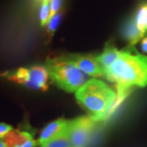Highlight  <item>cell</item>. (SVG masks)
<instances>
[{
    "instance_id": "1",
    "label": "cell",
    "mask_w": 147,
    "mask_h": 147,
    "mask_svg": "<svg viewBox=\"0 0 147 147\" xmlns=\"http://www.w3.org/2000/svg\"><path fill=\"white\" fill-rule=\"evenodd\" d=\"M122 51L119 57L105 72V77L115 83L119 94L131 87L147 86V56L135 52L134 47Z\"/></svg>"
},
{
    "instance_id": "2",
    "label": "cell",
    "mask_w": 147,
    "mask_h": 147,
    "mask_svg": "<svg viewBox=\"0 0 147 147\" xmlns=\"http://www.w3.org/2000/svg\"><path fill=\"white\" fill-rule=\"evenodd\" d=\"M75 97L94 121L103 119L115 102L116 94L99 79H89L79 88Z\"/></svg>"
},
{
    "instance_id": "3",
    "label": "cell",
    "mask_w": 147,
    "mask_h": 147,
    "mask_svg": "<svg viewBox=\"0 0 147 147\" xmlns=\"http://www.w3.org/2000/svg\"><path fill=\"white\" fill-rule=\"evenodd\" d=\"M45 67L50 79L60 88L69 92H77L89 80L88 74L61 57L47 60Z\"/></svg>"
},
{
    "instance_id": "4",
    "label": "cell",
    "mask_w": 147,
    "mask_h": 147,
    "mask_svg": "<svg viewBox=\"0 0 147 147\" xmlns=\"http://www.w3.org/2000/svg\"><path fill=\"white\" fill-rule=\"evenodd\" d=\"M0 77L23 85L30 89L40 91H46L48 88V80L50 79L45 66L21 67L1 74Z\"/></svg>"
},
{
    "instance_id": "5",
    "label": "cell",
    "mask_w": 147,
    "mask_h": 147,
    "mask_svg": "<svg viewBox=\"0 0 147 147\" xmlns=\"http://www.w3.org/2000/svg\"><path fill=\"white\" fill-rule=\"evenodd\" d=\"M95 121L90 117H79L69 121L68 134L73 147H86L88 146Z\"/></svg>"
},
{
    "instance_id": "6",
    "label": "cell",
    "mask_w": 147,
    "mask_h": 147,
    "mask_svg": "<svg viewBox=\"0 0 147 147\" xmlns=\"http://www.w3.org/2000/svg\"><path fill=\"white\" fill-rule=\"evenodd\" d=\"M61 57L65 61L70 62L84 73L88 76L93 77H101L104 76V70L96 61V58L92 55H79V54H71L67 56H63Z\"/></svg>"
},
{
    "instance_id": "7",
    "label": "cell",
    "mask_w": 147,
    "mask_h": 147,
    "mask_svg": "<svg viewBox=\"0 0 147 147\" xmlns=\"http://www.w3.org/2000/svg\"><path fill=\"white\" fill-rule=\"evenodd\" d=\"M69 121L64 119H59L48 123L41 131L40 136L37 140L38 146H42L45 142L52 140L61 133H62L69 126Z\"/></svg>"
},
{
    "instance_id": "8",
    "label": "cell",
    "mask_w": 147,
    "mask_h": 147,
    "mask_svg": "<svg viewBox=\"0 0 147 147\" xmlns=\"http://www.w3.org/2000/svg\"><path fill=\"white\" fill-rule=\"evenodd\" d=\"M121 34L128 42L129 47H134L137 42L146 35V34L141 31L137 27L134 16H130L124 21L121 28Z\"/></svg>"
},
{
    "instance_id": "9",
    "label": "cell",
    "mask_w": 147,
    "mask_h": 147,
    "mask_svg": "<svg viewBox=\"0 0 147 147\" xmlns=\"http://www.w3.org/2000/svg\"><path fill=\"white\" fill-rule=\"evenodd\" d=\"M121 53H122V51H119L115 46L111 44H107L104 48L103 53L98 57H96L97 62L104 70V74L115 62L116 60L119 57Z\"/></svg>"
},
{
    "instance_id": "10",
    "label": "cell",
    "mask_w": 147,
    "mask_h": 147,
    "mask_svg": "<svg viewBox=\"0 0 147 147\" xmlns=\"http://www.w3.org/2000/svg\"><path fill=\"white\" fill-rule=\"evenodd\" d=\"M33 138V133L30 131L13 129L3 140L7 147H18Z\"/></svg>"
},
{
    "instance_id": "11",
    "label": "cell",
    "mask_w": 147,
    "mask_h": 147,
    "mask_svg": "<svg viewBox=\"0 0 147 147\" xmlns=\"http://www.w3.org/2000/svg\"><path fill=\"white\" fill-rule=\"evenodd\" d=\"M40 147H73L68 134V127L52 140L45 142Z\"/></svg>"
},
{
    "instance_id": "12",
    "label": "cell",
    "mask_w": 147,
    "mask_h": 147,
    "mask_svg": "<svg viewBox=\"0 0 147 147\" xmlns=\"http://www.w3.org/2000/svg\"><path fill=\"white\" fill-rule=\"evenodd\" d=\"M137 27L144 34H147V3L141 5L133 15Z\"/></svg>"
},
{
    "instance_id": "13",
    "label": "cell",
    "mask_w": 147,
    "mask_h": 147,
    "mask_svg": "<svg viewBox=\"0 0 147 147\" xmlns=\"http://www.w3.org/2000/svg\"><path fill=\"white\" fill-rule=\"evenodd\" d=\"M63 14V11H59L58 12H57L54 16H52L47 21V25H46L47 26V34L49 35L50 38L54 34L55 31L57 30V29L59 26L61 21L62 20Z\"/></svg>"
},
{
    "instance_id": "14",
    "label": "cell",
    "mask_w": 147,
    "mask_h": 147,
    "mask_svg": "<svg viewBox=\"0 0 147 147\" xmlns=\"http://www.w3.org/2000/svg\"><path fill=\"white\" fill-rule=\"evenodd\" d=\"M51 15V7H50V0H42L40 11H39V20L41 26L43 27L47 25V21Z\"/></svg>"
},
{
    "instance_id": "15",
    "label": "cell",
    "mask_w": 147,
    "mask_h": 147,
    "mask_svg": "<svg viewBox=\"0 0 147 147\" xmlns=\"http://www.w3.org/2000/svg\"><path fill=\"white\" fill-rule=\"evenodd\" d=\"M11 130H13V127L11 125L0 123V139H3Z\"/></svg>"
},
{
    "instance_id": "16",
    "label": "cell",
    "mask_w": 147,
    "mask_h": 147,
    "mask_svg": "<svg viewBox=\"0 0 147 147\" xmlns=\"http://www.w3.org/2000/svg\"><path fill=\"white\" fill-rule=\"evenodd\" d=\"M38 146V142H37L36 140H34V138L31 139V140H30V141H28L26 142L25 144H23V145H21L20 146L18 147H35Z\"/></svg>"
},
{
    "instance_id": "17",
    "label": "cell",
    "mask_w": 147,
    "mask_h": 147,
    "mask_svg": "<svg viewBox=\"0 0 147 147\" xmlns=\"http://www.w3.org/2000/svg\"><path fill=\"white\" fill-rule=\"evenodd\" d=\"M141 47H142V50L144 53H147V37L143 38L141 43Z\"/></svg>"
},
{
    "instance_id": "18",
    "label": "cell",
    "mask_w": 147,
    "mask_h": 147,
    "mask_svg": "<svg viewBox=\"0 0 147 147\" xmlns=\"http://www.w3.org/2000/svg\"><path fill=\"white\" fill-rule=\"evenodd\" d=\"M0 147H7L3 139H0Z\"/></svg>"
},
{
    "instance_id": "19",
    "label": "cell",
    "mask_w": 147,
    "mask_h": 147,
    "mask_svg": "<svg viewBox=\"0 0 147 147\" xmlns=\"http://www.w3.org/2000/svg\"><path fill=\"white\" fill-rule=\"evenodd\" d=\"M35 1H41V2H42V0H35Z\"/></svg>"
}]
</instances>
